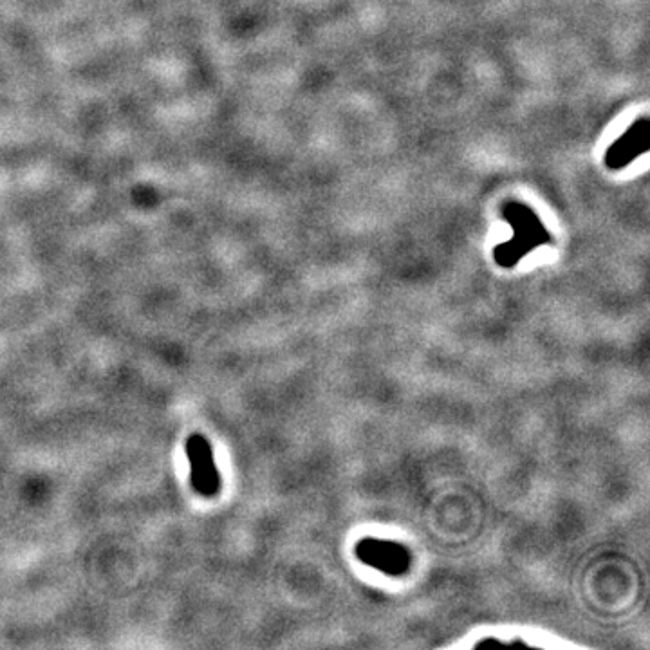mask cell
I'll return each instance as SVG.
<instances>
[{
    "label": "cell",
    "mask_w": 650,
    "mask_h": 650,
    "mask_svg": "<svg viewBox=\"0 0 650 650\" xmlns=\"http://www.w3.org/2000/svg\"><path fill=\"white\" fill-rule=\"evenodd\" d=\"M502 219L508 221L513 230L510 241L501 242L493 251L495 262L502 268H513L530 251L551 242V233L544 228L537 212L524 203L506 201L502 205Z\"/></svg>",
    "instance_id": "obj_1"
},
{
    "label": "cell",
    "mask_w": 650,
    "mask_h": 650,
    "mask_svg": "<svg viewBox=\"0 0 650 650\" xmlns=\"http://www.w3.org/2000/svg\"><path fill=\"white\" fill-rule=\"evenodd\" d=\"M186 455L190 461V481L203 497H214L221 490V474L215 466L214 450L208 439L199 434L188 437Z\"/></svg>",
    "instance_id": "obj_2"
},
{
    "label": "cell",
    "mask_w": 650,
    "mask_h": 650,
    "mask_svg": "<svg viewBox=\"0 0 650 650\" xmlns=\"http://www.w3.org/2000/svg\"><path fill=\"white\" fill-rule=\"evenodd\" d=\"M356 555L363 564L378 569L385 575L401 576L409 573L412 555L398 542L365 539L356 546Z\"/></svg>",
    "instance_id": "obj_3"
},
{
    "label": "cell",
    "mask_w": 650,
    "mask_h": 650,
    "mask_svg": "<svg viewBox=\"0 0 650 650\" xmlns=\"http://www.w3.org/2000/svg\"><path fill=\"white\" fill-rule=\"evenodd\" d=\"M650 121L647 116L634 121L605 152V167L622 170L649 150Z\"/></svg>",
    "instance_id": "obj_4"
}]
</instances>
